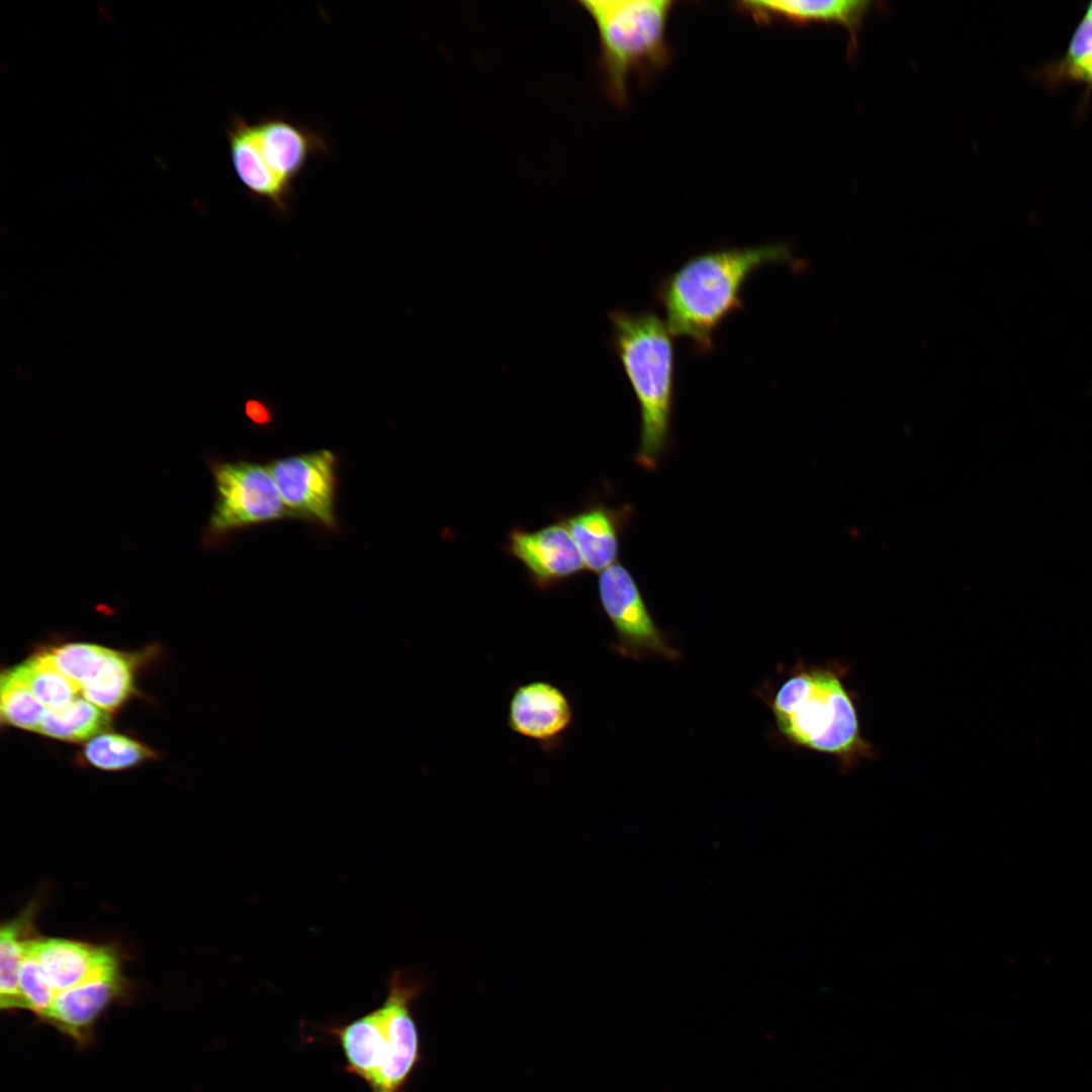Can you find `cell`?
<instances>
[{"label": "cell", "mask_w": 1092, "mask_h": 1092, "mask_svg": "<svg viewBox=\"0 0 1092 1092\" xmlns=\"http://www.w3.org/2000/svg\"><path fill=\"white\" fill-rule=\"evenodd\" d=\"M290 518L336 525L337 458L330 450L285 456L268 464Z\"/></svg>", "instance_id": "ba28073f"}, {"label": "cell", "mask_w": 1092, "mask_h": 1092, "mask_svg": "<svg viewBox=\"0 0 1092 1092\" xmlns=\"http://www.w3.org/2000/svg\"><path fill=\"white\" fill-rule=\"evenodd\" d=\"M19 991L24 1009L33 1012L41 1020L53 1002L55 993L46 981L36 960L29 952L28 946L20 968Z\"/></svg>", "instance_id": "d4e9b609"}, {"label": "cell", "mask_w": 1092, "mask_h": 1092, "mask_svg": "<svg viewBox=\"0 0 1092 1092\" xmlns=\"http://www.w3.org/2000/svg\"><path fill=\"white\" fill-rule=\"evenodd\" d=\"M631 504L611 507L599 498L562 518L583 558L585 568L601 573L618 562L623 535L631 525Z\"/></svg>", "instance_id": "4fadbf2b"}, {"label": "cell", "mask_w": 1092, "mask_h": 1092, "mask_svg": "<svg viewBox=\"0 0 1092 1092\" xmlns=\"http://www.w3.org/2000/svg\"><path fill=\"white\" fill-rule=\"evenodd\" d=\"M572 718L568 698L548 681H529L519 686L512 694L508 710L509 727L516 734L536 741L546 751L558 748Z\"/></svg>", "instance_id": "8fae6325"}, {"label": "cell", "mask_w": 1092, "mask_h": 1092, "mask_svg": "<svg viewBox=\"0 0 1092 1092\" xmlns=\"http://www.w3.org/2000/svg\"><path fill=\"white\" fill-rule=\"evenodd\" d=\"M767 263H786L796 272L808 267L796 257L791 243L774 242L702 251L662 276L654 294L670 334L688 338L695 355L712 352L717 329L730 313L744 307L745 282Z\"/></svg>", "instance_id": "6da1fadb"}, {"label": "cell", "mask_w": 1092, "mask_h": 1092, "mask_svg": "<svg viewBox=\"0 0 1092 1092\" xmlns=\"http://www.w3.org/2000/svg\"><path fill=\"white\" fill-rule=\"evenodd\" d=\"M843 672L835 664L796 671L777 692L772 711L789 741L831 755L848 769L872 758L874 747L861 733Z\"/></svg>", "instance_id": "3957f363"}, {"label": "cell", "mask_w": 1092, "mask_h": 1092, "mask_svg": "<svg viewBox=\"0 0 1092 1092\" xmlns=\"http://www.w3.org/2000/svg\"><path fill=\"white\" fill-rule=\"evenodd\" d=\"M611 343L638 401L639 445L635 463L658 469L673 444L674 345L666 324L651 309L609 313Z\"/></svg>", "instance_id": "7a4b0ae2"}, {"label": "cell", "mask_w": 1092, "mask_h": 1092, "mask_svg": "<svg viewBox=\"0 0 1092 1092\" xmlns=\"http://www.w3.org/2000/svg\"><path fill=\"white\" fill-rule=\"evenodd\" d=\"M601 606L612 623L616 649L623 655H658L675 659L678 653L668 645L656 627L633 574L617 562L599 575Z\"/></svg>", "instance_id": "52a82bcc"}, {"label": "cell", "mask_w": 1092, "mask_h": 1092, "mask_svg": "<svg viewBox=\"0 0 1092 1092\" xmlns=\"http://www.w3.org/2000/svg\"><path fill=\"white\" fill-rule=\"evenodd\" d=\"M231 162L235 174L254 199L267 203L279 217L290 214L294 192L281 187L259 162L253 139V122L235 114L226 128Z\"/></svg>", "instance_id": "9a60e30c"}, {"label": "cell", "mask_w": 1092, "mask_h": 1092, "mask_svg": "<svg viewBox=\"0 0 1092 1092\" xmlns=\"http://www.w3.org/2000/svg\"><path fill=\"white\" fill-rule=\"evenodd\" d=\"M131 689V664L124 655L112 650L98 675L84 688L83 695L91 704L109 713L126 700Z\"/></svg>", "instance_id": "44dd1931"}, {"label": "cell", "mask_w": 1092, "mask_h": 1092, "mask_svg": "<svg viewBox=\"0 0 1092 1092\" xmlns=\"http://www.w3.org/2000/svg\"><path fill=\"white\" fill-rule=\"evenodd\" d=\"M123 990L121 964L117 963L57 993L41 1020L78 1042H86L96 1019Z\"/></svg>", "instance_id": "7c38bea8"}, {"label": "cell", "mask_w": 1092, "mask_h": 1092, "mask_svg": "<svg viewBox=\"0 0 1092 1092\" xmlns=\"http://www.w3.org/2000/svg\"><path fill=\"white\" fill-rule=\"evenodd\" d=\"M1034 77L1050 88L1082 84L1086 88L1084 98H1089L1092 92V1L1076 24L1064 54L1043 65Z\"/></svg>", "instance_id": "d6986e66"}, {"label": "cell", "mask_w": 1092, "mask_h": 1092, "mask_svg": "<svg viewBox=\"0 0 1092 1092\" xmlns=\"http://www.w3.org/2000/svg\"><path fill=\"white\" fill-rule=\"evenodd\" d=\"M28 950L55 995L120 963L112 945L92 944L60 937L34 936Z\"/></svg>", "instance_id": "5bb4252c"}, {"label": "cell", "mask_w": 1092, "mask_h": 1092, "mask_svg": "<svg viewBox=\"0 0 1092 1092\" xmlns=\"http://www.w3.org/2000/svg\"><path fill=\"white\" fill-rule=\"evenodd\" d=\"M259 162L283 188L293 191L309 161L330 152L325 136L284 114L266 115L253 122Z\"/></svg>", "instance_id": "30bf717a"}, {"label": "cell", "mask_w": 1092, "mask_h": 1092, "mask_svg": "<svg viewBox=\"0 0 1092 1092\" xmlns=\"http://www.w3.org/2000/svg\"><path fill=\"white\" fill-rule=\"evenodd\" d=\"M36 906L5 921L0 929V1006L3 1010L24 1009L19 991V973L32 934Z\"/></svg>", "instance_id": "ac0fdd59"}, {"label": "cell", "mask_w": 1092, "mask_h": 1092, "mask_svg": "<svg viewBox=\"0 0 1092 1092\" xmlns=\"http://www.w3.org/2000/svg\"><path fill=\"white\" fill-rule=\"evenodd\" d=\"M504 549L521 563L530 581L542 590L556 587L586 570L562 518L533 531L515 527Z\"/></svg>", "instance_id": "9c48e42d"}, {"label": "cell", "mask_w": 1092, "mask_h": 1092, "mask_svg": "<svg viewBox=\"0 0 1092 1092\" xmlns=\"http://www.w3.org/2000/svg\"><path fill=\"white\" fill-rule=\"evenodd\" d=\"M244 412L247 419L258 428H266L274 420L272 407L261 398H248L244 404Z\"/></svg>", "instance_id": "484cf974"}, {"label": "cell", "mask_w": 1092, "mask_h": 1092, "mask_svg": "<svg viewBox=\"0 0 1092 1092\" xmlns=\"http://www.w3.org/2000/svg\"><path fill=\"white\" fill-rule=\"evenodd\" d=\"M109 720L107 712L83 698L63 712L46 715L37 733L62 740L81 741L101 733Z\"/></svg>", "instance_id": "ffe728a7"}, {"label": "cell", "mask_w": 1092, "mask_h": 1092, "mask_svg": "<svg viewBox=\"0 0 1092 1092\" xmlns=\"http://www.w3.org/2000/svg\"><path fill=\"white\" fill-rule=\"evenodd\" d=\"M44 714L42 705L8 672L1 677V715L8 725L37 732Z\"/></svg>", "instance_id": "cb8c5ba5"}, {"label": "cell", "mask_w": 1092, "mask_h": 1092, "mask_svg": "<svg viewBox=\"0 0 1092 1092\" xmlns=\"http://www.w3.org/2000/svg\"><path fill=\"white\" fill-rule=\"evenodd\" d=\"M862 0H766L743 1L740 9L761 22L774 19L794 23L812 21L837 22L850 32L851 39L871 6Z\"/></svg>", "instance_id": "2e32d148"}, {"label": "cell", "mask_w": 1092, "mask_h": 1092, "mask_svg": "<svg viewBox=\"0 0 1092 1092\" xmlns=\"http://www.w3.org/2000/svg\"><path fill=\"white\" fill-rule=\"evenodd\" d=\"M111 652L109 648L88 643H71L48 651L56 667L75 681L82 693L98 675Z\"/></svg>", "instance_id": "603a6c76"}, {"label": "cell", "mask_w": 1092, "mask_h": 1092, "mask_svg": "<svg viewBox=\"0 0 1092 1092\" xmlns=\"http://www.w3.org/2000/svg\"><path fill=\"white\" fill-rule=\"evenodd\" d=\"M86 759L102 769H123L153 757V751L142 743L117 734L93 737L84 750Z\"/></svg>", "instance_id": "7402d4cb"}, {"label": "cell", "mask_w": 1092, "mask_h": 1092, "mask_svg": "<svg viewBox=\"0 0 1092 1092\" xmlns=\"http://www.w3.org/2000/svg\"><path fill=\"white\" fill-rule=\"evenodd\" d=\"M600 42L599 67L609 98L623 106L635 73L661 70L670 60L666 28L673 1L579 0Z\"/></svg>", "instance_id": "5b68a950"}, {"label": "cell", "mask_w": 1092, "mask_h": 1092, "mask_svg": "<svg viewBox=\"0 0 1092 1092\" xmlns=\"http://www.w3.org/2000/svg\"><path fill=\"white\" fill-rule=\"evenodd\" d=\"M7 672L42 705L43 717L60 713L85 698L81 688L56 667L48 652L36 654Z\"/></svg>", "instance_id": "e0dca14e"}, {"label": "cell", "mask_w": 1092, "mask_h": 1092, "mask_svg": "<svg viewBox=\"0 0 1092 1092\" xmlns=\"http://www.w3.org/2000/svg\"><path fill=\"white\" fill-rule=\"evenodd\" d=\"M215 503L210 515L212 533L290 518L268 465L226 461L211 467Z\"/></svg>", "instance_id": "8992f818"}, {"label": "cell", "mask_w": 1092, "mask_h": 1092, "mask_svg": "<svg viewBox=\"0 0 1092 1092\" xmlns=\"http://www.w3.org/2000/svg\"><path fill=\"white\" fill-rule=\"evenodd\" d=\"M422 989L412 972L397 971L383 1003L367 1014L333 1027L346 1070L371 1092H401L421 1059L420 1036L411 1006Z\"/></svg>", "instance_id": "277c9868"}]
</instances>
